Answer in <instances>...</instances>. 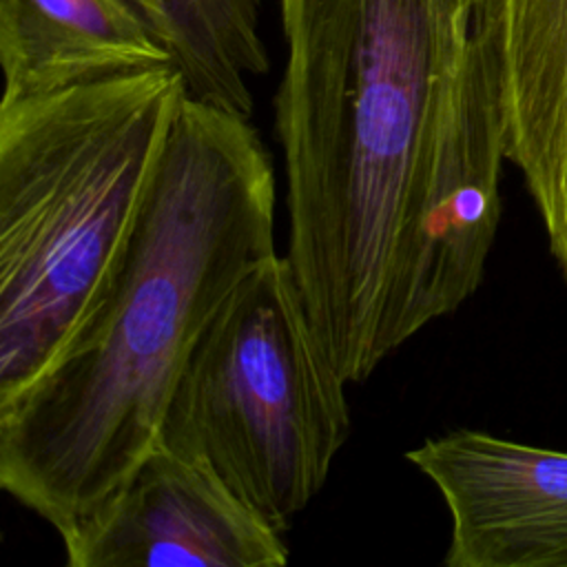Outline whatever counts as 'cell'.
Returning a JSON list of instances; mask_svg holds the SVG:
<instances>
[{"instance_id": "3", "label": "cell", "mask_w": 567, "mask_h": 567, "mask_svg": "<svg viewBox=\"0 0 567 567\" xmlns=\"http://www.w3.org/2000/svg\"><path fill=\"white\" fill-rule=\"evenodd\" d=\"M175 64L0 102V403L58 354L128 239L186 97Z\"/></svg>"}, {"instance_id": "2", "label": "cell", "mask_w": 567, "mask_h": 567, "mask_svg": "<svg viewBox=\"0 0 567 567\" xmlns=\"http://www.w3.org/2000/svg\"><path fill=\"white\" fill-rule=\"evenodd\" d=\"M275 199L250 117L186 95L137 221L78 326L0 403V485L60 538L153 450L190 348L277 252Z\"/></svg>"}, {"instance_id": "8", "label": "cell", "mask_w": 567, "mask_h": 567, "mask_svg": "<svg viewBox=\"0 0 567 567\" xmlns=\"http://www.w3.org/2000/svg\"><path fill=\"white\" fill-rule=\"evenodd\" d=\"M173 64L137 0H0L2 97Z\"/></svg>"}, {"instance_id": "9", "label": "cell", "mask_w": 567, "mask_h": 567, "mask_svg": "<svg viewBox=\"0 0 567 567\" xmlns=\"http://www.w3.org/2000/svg\"><path fill=\"white\" fill-rule=\"evenodd\" d=\"M179 69L186 93L250 117L248 78L270 66L259 35L264 0H137Z\"/></svg>"}, {"instance_id": "4", "label": "cell", "mask_w": 567, "mask_h": 567, "mask_svg": "<svg viewBox=\"0 0 567 567\" xmlns=\"http://www.w3.org/2000/svg\"><path fill=\"white\" fill-rule=\"evenodd\" d=\"M346 385L288 257L275 252L237 284L190 348L155 443L204 461L284 534L350 436Z\"/></svg>"}, {"instance_id": "6", "label": "cell", "mask_w": 567, "mask_h": 567, "mask_svg": "<svg viewBox=\"0 0 567 567\" xmlns=\"http://www.w3.org/2000/svg\"><path fill=\"white\" fill-rule=\"evenodd\" d=\"M405 456L450 512L447 567H567V452L461 427Z\"/></svg>"}, {"instance_id": "1", "label": "cell", "mask_w": 567, "mask_h": 567, "mask_svg": "<svg viewBox=\"0 0 567 567\" xmlns=\"http://www.w3.org/2000/svg\"><path fill=\"white\" fill-rule=\"evenodd\" d=\"M288 261L348 383L481 286L501 219V0H279Z\"/></svg>"}, {"instance_id": "5", "label": "cell", "mask_w": 567, "mask_h": 567, "mask_svg": "<svg viewBox=\"0 0 567 567\" xmlns=\"http://www.w3.org/2000/svg\"><path fill=\"white\" fill-rule=\"evenodd\" d=\"M69 567H279L284 534L204 461L159 443L60 538Z\"/></svg>"}, {"instance_id": "7", "label": "cell", "mask_w": 567, "mask_h": 567, "mask_svg": "<svg viewBox=\"0 0 567 567\" xmlns=\"http://www.w3.org/2000/svg\"><path fill=\"white\" fill-rule=\"evenodd\" d=\"M501 111L505 159L567 279V0H501Z\"/></svg>"}]
</instances>
